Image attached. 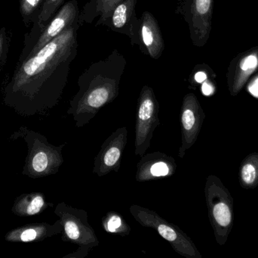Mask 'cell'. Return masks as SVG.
Returning a JSON list of instances; mask_svg holds the SVG:
<instances>
[{
  "label": "cell",
  "instance_id": "obj_1",
  "mask_svg": "<svg viewBox=\"0 0 258 258\" xmlns=\"http://www.w3.org/2000/svg\"><path fill=\"white\" fill-rule=\"evenodd\" d=\"M80 20L34 54L18 62L5 88V102L24 115L52 109L60 101L77 57Z\"/></svg>",
  "mask_w": 258,
  "mask_h": 258
},
{
  "label": "cell",
  "instance_id": "obj_2",
  "mask_svg": "<svg viewBox=\"0 0 258 258\" xmlns=\"http://www.w3.org/2000/svg\"><path fill=\"white\" fill-rule=\"evenodd\" d=\"M126 60L117 49L106 59L92 63L78 79L79 90L70 101L68 114L78 128L87 125L104 106L119 93Z\"/></svg>",
  "mask_w": 258,
  "mask_h": 258
},
{
  "label": "cell",
  "instance_id": "obj_3",
  "mask_svg": "<svg viewBox=\"0 0 258 258\" xmlns=\"http://www.w3.org/2000/svg\"><path fill=\"white\" fill-rule=\"evenodd\" d=\"M208 215L218 245H225L234 222V201L220 178L209 175L205 185Z\"/></svg>",
  "mask_w": 258,
  "mask_h": 258
},
{
  "label": "cell",
  "instance_id": "obj_4",
  "mask_svg": "<svg viewBox=\"0 0 258 258\" xmlns=\"http://www.w3.org/2000/svg\"><path fill=\"white\" fill-rule=\"evenodd\" d=\"M55 214L60 218L63 227V240L77 246L74 252L64 257L85 258L91 250L99 245V239L89 224L86 211L61 202L57 204Z\"/></svg>",
  "mask_w": 258,
  "mask_h": 258
},
{
  "label": "cell",
  "instance_id": "obj_5",
  "mask_svg": "<svg viewBox=\"0 0 258 258\" xmlns=\"http://www.w3.org/2000/svg\"><path fill=\"white\" fill-rule=\"evenodd\" d=\"M129 212L140 225L156 230L177 254L186 258H202V254L191 238L155 211L133 204L129 208Z\"/></svg>",
  "mask_w": 258,
  "mask_h": 258
},
{
  "label": "cell",
  "instance_id": "obj_6",
  "mask_svg": "<svg viewBox=\"0 0 258 258\" xmlns=\"http://www.w3.org/2000/svg\"><path fill=\"white\" fill-rule=\"evenodd\" d=\"M159 104L153 88L143 86L138 100L135 121V154L143 156L150 148L153 133L160 125Z\"/></svg>",
  "mask_w": 258,
  "mask_h": 258
},
{
  "label": "cell",
  "instance_id": "obj_7",
  "mask_svg": "<svg viewBox=\"0 0 258 258\" xmlns=\"http://www.w3.org/2000/svg\"><path fill=\"white\" fill-rule=\"evenodd\" d=\"M213 7L214 0L180 2L178 12L187 23L189 36L196 46H204L210 37Z\"/></svg>",
  "mask_w": 258,
  "mask_h": 258
},
{
  "label": "cell",
  "instance_id": "obj_8",
  "mask_svg": "<svg viewBox=\"0 0 258 258\" xmlns=\"http://www.w3.org/2000/svg\"><path fill=\"white\" fill-rule=\"evenodd\" d=\"M205 118L206 114L197 95L192 92L185 95L180 109L181 144L177 153L180 159L197 142Z\"/></svg>",
  "mask_w": 258,
  "mask_h": 258
},
{
  "label": "cell",
  "instance_id": "obj_9",
  "mask_svg": "<svg viewBox=\"0 0 258 258\" xmlns=\"http://www.w3.org/2000/svg\"><path fill=\"white\" fill-rule=\"evenodd\" d=\"M128 141L127 127H119L103 142L101 149L94 159V174L104 177L112 171L118 172L122 154Z\"/></svg>",
  "mask_w": 258,
  "mask_h": 258
},
{
  "label": "cell",
  "instance_id": "obj_10",
  "mask_svg": "<svg viewBox=\"0 0 258 258\" xmlns=\"http://www.w3.org/2000/svg\"><path fill=\"white\" fill-rule=\"evenodd\" d=\"M137 2L138 0L120 2L104 17L98 19L95 25H104L113 31L125 35L130 38L132 45H135L140 22L135 11Z\"/></svg>",
  "mask_w": 258,
  "mask_h": 258
},
{
  "label": "cell",
  "instance_id": "obj_11",
  "mask_svg": "<svg viewBox=\"0 0 258 258\" xmlns=\"http://www.w3.org/2000/svg\"><path fill=\"white\" fill-rule=\"evenodd\" d=\"M80 9L77 0L64 3L54 16L45 26L36 40L31 53L27 57L39 51L50 41L61 34L65 30L74 25L80 20Z\"/></svg>",
  "mask_w": 258,
  "mask_h": 258
},
{
  "label": "cell",
  "instance_id": "obj_12",
  "mask_svg": "<svg viewBox=\"0 0 258 258\" xmlns=\"http://www.w3.org/2000/svg\"><path fill=\"white\" fill-rule=\"evenodd\" d=\"M136 168L135 180L143 183L174 175L177 165L174 158L160 151H155L141 156Z\"/></svg>",
  "mask_w": 258,
  "mask_h": 258
},
{
  "label": "cell",
  "instance_id": "obj_13",
  "mask_svg": "<svg viewBox=\"0 0 258 258\" xmlns=\"http://www.w3.org/2000/svg\"><path fill=\"white\" fill-rule=\"evenodd\" d=\"M135 45L146 56L159 59L165 49V42L157 20L150 12H144L140 18Z\"/></svg>",
  "mask_w": 258,
  "mask_h": 258
},
{
  "label": "cell",
  "instance_id": "obj_14",
  "mask_svg": "<svg viewBox=\"0 0 258 258\" xmlns=\"http://www.w3.org/2000/svg\"><path fill=\"white\" fill-rule=\"evenodd\" d=\"M258 68V47L238 55L233 59L227 73L230 95L236 96Z\"/></svg>",
  "mask_w": 258,
  "mask_h": 258
},
{
  "label": "cell",
  "instance_id": "obj_15",
  "mask_svg": "<svg viewBox=\"0 0 258 258\" xmlns=\"http://www.w3.org/2000/svg\"><path fill=\"white\" fill-rule=\"evenodd\" d=\"M65 0H45L39 18L24 36V47L18 62L24 60L31 53L36 40L50 20L64 4Z\"/></svg>",
  "mask_w": 258,
  "mask_h": 258
},
{
  "label": "cell",
  "instance_id": "obj_16",
  "mask_svg": "<svg viewBox=\"0 0 258 258\" xmlns=\"http://www.w3.org/2000/svg\"><path fill=\"white\" fill-rule=\"evenodd\" d=\"M239 184L245 189L258 186V153L253 152L244 159L239 167Z\"/></svg>",
  "mask_w": 258,
  "mask_h": 258
},
{
  "label": "cell",
  "instance_id": "obj_17",
  "mask_svg": "<svg viewBox=\"0 0 258 258\" xmlns=\"http://www.w3.org/2000/svg\"><path fill=\"white\" fill-rule=\"evenodd\" d=\"M123 0H90L83 7L80 14V21L83 23L92 24L97 18L104 17L107 12H110L118 3Z\"/></svg>",
  "mask_w": 258,
  "mask_h": 258
},
{
  "label": "cell",
  "instance_id": "obj_18",
  "mask_svg": "<svg viewBox=\"0 0 258 258\" xmlns=\"http://www.w3.org/2000/svg\"><path fill=\"white\" fill-rule=\"evenodd\" d=\"M104 230L107 233L119 235L121 236H128L131 232L130 226L119 214L110 212L102 218Z\"/></svg>",
  "mask_w": 258,
  "mask_h": 258
},
{
  "label": "cell",
  "instance_id": "obj_19",
  "mask_svg": "<svg viewBox=\"0 0 258 258\" xmlns=\"http://www.w3.org/2000/svg\"><path fill=\"white\" fill-rule=\"evenodd\" d=\"M45 0H20V12L26 27L37 21Z\"/></svg>",
  "mask_w": 258,
  "mask_h": 258
},
{
  "label": "cell",
  "instance_id": "obj_20",
  "mask_svg": "<svg viewBox=\"0 0 258 258\" xmlns=\"http://www.w3.org/2000/svg\"><path fill=\"white\" fill-rule=\"evenodd\" d=\"M12 40V32L6 27L0 28V73L7 60Z\"/></svg>",
  "mask_w": 258,
  "mask_h": 258
},
{
  "label": "cell",
  "instance_id": "obj_21",
  "mask_svg": "<svg viewBox=\"0 0 258 258\" xmlns=\"http://www.w3.org/2000/svg\"><path fill=\"white\" fill-rule=\"evenodd\" d=\"M45 200L40 195H35L26 207V215L31 216L41 212L45 206Z\"/></svg>",
  "mask_w": 258,
  "mask_h": 258
},
{
  "label": "cell",
  "instance_id": "obj_22",
  "mask_svg": "<svg viewBox=\"0 0 258 258\" xmlns=\"http://www.w3.org/2000/svg\"><path fill=\"white\" fill-rule=\"evenodd\" d=\"M248 91L252 96L258 98V75L254 77L248 83Z\"/></svg>",
  "mask_w": 258,
  "mask_h": 258
},
{
  "label": "cell",
  "instance_id": "obj_23",
  "mask_svg": "<svg viewBox=\"0 0 258 258\" xmlns=\"http://www.w3.org/2000/svg\"><path fill=\"white\" fill-rule=\"evenodd\" d=\"M215 86L210 83V82H203V86H202V91L205 95H212L215 92Z\"/></svg>",
  "mask_w": 258,
  "mask_h": 258
},
{
  "label": "cell",
  "instance_id": "obj_24",
  "mask_svg": "<svg viewBox=\"0 0 258 258\" xmlns=\"http://www.w3.org/2000/svg\"><path fill=\"white\" fill-rule=\"evenodd\" d=\"M194 79L198 83H203L207 80V74L204 71H199L194 76Z\"/></svg>",
  "mask_w": 258,
  "mask_h": 258
}]
</instances>
